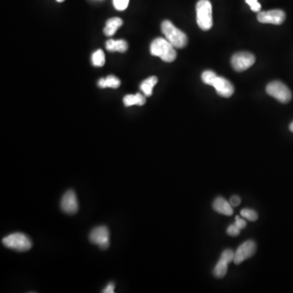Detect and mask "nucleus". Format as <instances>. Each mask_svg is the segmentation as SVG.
Returning <instances> with one entry per match:
<instances>
[{"label":"nucleus","instance_id":"f257e3e1","mask_svg":"<svg viewBox=\"0 0 293 293\" xmlns=\"http://www.w3.org/2000/svg\"><path fill=\"white\" fill-rule=\"evenodd\" d=\"M174 47L166 39L157 38L152 42L150 52L152 55L161 58L165 62H173L177 57Z\"/></svg>","mask_w":293,"mask_h":293},{"label":"nucleus","instance_id":"f03ea898","mask_svg":"<svg viewBox=\"0 0 293 293\" xmlns=\"http://www.w3.org/2000/svg\"><path fill=\"white\" fill-rule=\"evenodd\" d=\"M161 31L165 39L175 48H184L188 44L186 33L174 26L169 21H164L162 22Z\"/></svg>","mask_w":293,"mask_h":293},{"label":"nucleus","instance_id":"7ed1b4c3","mask_svg":"<svg viewBox=\"0 0 293 293\" xmlns=\"http://www.w3.org/2000/svg\"><path fill=\"white\" fill-rule=\"evenodd\" d=\"M196 21L200 29L204 31L213 26L212 5L209 0H200L196 5Z\"/></svg>","mask_w":293,"mask_h":293},{"label":"nucleus","instance_id":"20e7f679","mask_svg":"<svg viewBox=\"0 0 293 293\" xmlns=\"http://www.w3.org/2000/svg\"><path fill=\"white\" fill-rule=\"evenodd\" d=\"M3 244L7 248L18 251L25 252L32 248V241L25 234L21 232L10 234L3 239Z\"/></svg>","mask_w":293,"mask_h":293},{"label":"nucleus","instance_id":"39448f33","mask_svg":"<svg viewBox=\"0 0 293 293\" xmlns=\"http://www.w3.org/2000/svg\"><path fill=\"white\" fill-rule=\"evenodd\" d=\"M267 92L268 95L283 103H288L292 96L288 87L279 81L269 83L267 87Z\"/></svg>","mask_w":293,"mask_h":293},{"label":"nucleus","instance_id":"423d86ee","mask_svg":"<svg viewBox=\"0 0 293 293\" xmlns=\"http://www.w3.org/2000/svg\"><path fill=\"white\" fill-rule=\"evenodd\" d=\"M90 241L101 249H107L109 247V230L106 226H99L91 231Z\"/></svg>","mask_w":293,"mask_h":293},{"label":"nucleus","instance_id":"0eeeda50","mask_svg":"<svg viewBox=\"0 0 293 293\" xmlns=\"http://www.w3.org/2000/svg\"><path fill=\"white\" fill-rule=\"evenodd\" d=\"M255 56L249 52H238L231 58V65L236 72H243L252 67Z\"/></svg>","mask_w":293,"mask_h":293},{"label":"nucleus","instance_id":"6e6552de","mask_svg":"<svg viewBox=\"0 0 293 293\" xmlns=\"http://www.w3.org/2000/svg\"><path fill=\"white\" fill-rule=\"evenodd\" d=\"M257 246L255 242L252 240H248L244 242L237 248L235 252L234 263L236 265L241 264L242 262L252 258L256 252Z\"/></svg>","mask_w":293,"mask_h":293},{"label":"nucleus","instance_id":"1a4fd4ad","mask_svg":"<svg viewBox=\"0 0 293 293\" xmlns=\"http://www.w3.org/2000/svg\"><path fill=\"white\" fill-rule=\"evenodd\" d=\"M286 14L284 12L279 9L260 12L258 15V20L259 22L264 24H273V25H281L284 22Z\"/></svg>","mask_w":293,"mask_h":293},{"label":"nucleus","instance_id":"9d476101","mask_svg":"<svg viewBox=\"0 0 293 293\" xmlns=\"http://www.w3.org/2000/svg\"><path fill=\"white\" fill-rule=\"evenodd\" d=\"M60 208L68 214H75L79 211V201L74 191H68L60 201Z\"/></svg>","mask_w":293,"mask_h":293},{"label":"nucleus","instance_id":"9b49d317","mask_svg":"<svg viewBox=\"0 0 293 293\" xmlns=\"http://www.w3.org/2000/svg\"><path fill=\"white\" fill-rule=\"evenodd\" d=\"M212 87H214L215 90L217 91V95H220L222 97L229 98L233 95L235 88L233 85L230 83L229 81L223 77L217 76V79H215Z\"/></svg>","mask_w":293,"mask_h":293},{"label":"nucleus","instance_id":"f8f14e48","mask_svg":"<svg viewBox=\"0 0 293 293\" xmlns=\"http://www.w3.org/2000/svg\"><path fill=\"white\" fill-rule=\"evenodd\" d=\"M213 208L217 213L220 214L226 215V216H231L233 214V209L231 204L223 197H217L213 201Z\"/></svg>","mask_w":293,"mask_h":293},{"label":"nucleus","instance_id":"ddd939ff","mask_svg":"<svg viewBox=\"0 0 293 293\" xmlns=\"http://www.w3.org/2000/svg\"><path fill=\"white\" fill-rule=\"evenodd\" d=\"M122 24H123V21L119 17H114V18L109 19L106 21V25L103 29V33L106 36L111 37V36L114 35V33L122 26Z\"/></svg>","mask_w":293,"mask_h":293},{"label":"nucleus","instance_id":"4468645a","mask_svg":"<svg viewBox=\"0 0 293 293\" xmlns=\"http://www.w3.org/2000/svg\"><path fill=\"white\" fill-rule=\"evenodd\" d=\"M106 49L108 52H122L124 53L128 50V44L125 40H107L106 42Z\"/></svg>","mask_w":293,"mask_h":293},{"label":"nucleus","instance_id":"2eb2a0df","mask_svg":"<svg viewBox=\"0 0 293 293\" xmlns=\"http://www.w3.org/2000/svg\"><path fill=\"white\" fill-rule=\"evenodd\" d=\"M123 103L126 107L133 105L142 106L146 103V99L144 95L140 93H137L136 95H127L123 99Z\"/></svg>","mask_w":293,"mask_h":293},{"label":"nucleus","instance_id":"dca6fc26","mask_svg":"<svg viewBox=\"0 0 293 293\" xmlns=\"http://www.w3.org/2000/svg\"><path fill=\"white\" fill-rule=\"evenodd\" d=\"M158 82L157 77L152 76L149 79H145L140 85L141 91L143 92L145 96H151L153 94V87H155Z\"/></svg>","mask_w":293,"mask_h":293},{"label":"nucleus","instance_id":"f3484780","mask_svg":"<svg viewBox=\"0 0 293 293\" xmlns=\"http://www.w3.org/2000/svg\"><path fill=\"white\" fill-rule=\"evenodd\" d=\"M121 81L117 77L109 75L105 79H99L98 86L100 88H118L120 87Z\"/></svg>","mask_w":293,"mask_h":293},{"label":"nucleus","instance_id":"a211bd4d","mask_svg":"<svg viewBox=\"0 0 293 293\" xmlns=\"http://www.w3.org/2000/svg\"><path fill=\"white\" fill-rule=\"evenodd\" d=\"M229 264V262H227V261L220 258V260L217 262L214 269H213V275H214V276L217 279H222V278L225 276L227 275V268H228V265Z\"/></svg>","mask_w":293,"mask_h":293},{"label":"nucleus","instance_id":"6ab92c4d","mask_svg":"<svg viewBox=\"0 0 293 293\" xmlns=\"http://www.w3.org/2000/svg\"><path fill=\"white\" fill-rule=\"evenodd\" d=\"M91 61L94 66L102 67L105 64V56L101 49H99L94 52L91 57Z\"/></svg>","mask_w":293,"mask_h":293},{"label":"nucleus","instance_id":"aec40b11","mask_svg":"<svg viewBox=\"0 0 293 293\" xmlns=\"http://www.w3.org/2000/svg\"><path fill=\"white\" fill-rule=\"evenodd\" d=\"M217 75L211 70L204 71L202 74V76H201L203 83L209 85V86H213L215 79H217Z\"/></svg>","mask_w":293,"mask_h":293},{"label":"nucleus","instance_id":"412c9836","mask_svg":"<svg viewBox=\"0 0 293 293\" xmlns=\"http://www.w3.org/2000/svg\"><path fill=\"white\" fill-rule=\"evenodd\" d=\"M242 217L247 219L248 221L255 222L258 220V215L255 211L249 209H243L240 212Z\"/></svg>","mask_w":293,"mask_h":293},{"label":"nucleus","instance_id":"4be33fe9","mask_svg":"<svg viewBox=\"0 0 293 293\" xmlns=\"http://www.w3.org/2000/svg\"><path fill=\"white\" fill-rule=\"evenodd\" d=\"M130 0H114L115 9L118 11H124L127 9Z\"/></svg>","mask_w":293,"mask_h":293},{"label":"nucleus","instance_id":"5701e85b","mask_svg":"<svg viewBox=\"0 0 293 293\" xmlns=\"http://www.w3.org/2000/svg\"><path fill=\"white\" fill-rule=\"evenodd\" d=\"M246 3L249 5L250 9L254 13H260L262 6L258 3V0H245Z\"/></svg>","mask_w":293,"mask_h":293},{"label":"nucleus","instance_id":"b1692460","mask_svg":"<svg viewBox=\"0 0 293 293\" xmlns=\"http://www.w3.org/2000/svg\"><path fill=\"white\" fill-rule=\"evenodd\" d=\"M240 231L241 230L237 227V226L234 223L232 225L230 226L227 230V235H229L230 236H232V237H236V236H239L240 234Z\"/></svg>","mask_w":293,"mask_h":293},{"label":"nucleus","instance_id":"393cba45","mask_svg":"<svg viewBox=\"0 0 293 293\" xmlns=\"http://www.w3.org/2000/svg\"><path fill=\"white\" fill-rule=\"evenodd\" d=\"M240 202H241V200L239 196H231V200H230V204H231V206L237 207L238 205H240Z\"/></svg>","mask_w":293,"mask_h":293},{"label":"nucleus","instance_id":"a878e982","mask_svg":"<svg viewBox=\"0 0 293 293\" xmlns=\"http://www.w3.org/2000/svg\"><path fill=\"white\" fill-rule=\"evenodd\" d=\"M236 226H237L240 230L244 229L245 228L247 223H246L245 220L244 219L240 218V217H236V223H235Z\"/></svg>","mask_w":293,"mask_h":293},{"label":"nucleus","instance_id":"bb28decb","mask_svg":"<svg viewBox=\"0 0 293 293\" xmlns=\"http://www.w3.org/2000/svg\"><path fill=\"white\" fill-rule=\"evenodd\" d=\"M103 293H114L115 292V284L114 283H107L104 288H103Z\"/></svg>","mask_w":293,"mask_h":293},{"label":"nucleus","instance_id":"cd10ccee","mask_svg":"<svg viewBox=\"0 0 293 293\" xmlns=\"http://www.w3.org/2000/svg\"><path fill=\"white\" fill-rule=\"evenodd\" d=\"M289 130H291V132H293V122H291L290 126H289Z\"/></svg>","mask_w":293,"mask_h":293},{"label":"nucleus","instance_id":"c85d7f7f","mask_svg":"<svg viewBox=\"0 0 293 293\" xmlns=\"http://www.w3.org/2000/svg\"><path fill=\"white\" fill-rule=\"evenodd\" d=\"M58 3H62L64 2V0H56Z\"/></svg>","mask_w":293,"mask_h":293}]
</instances>
